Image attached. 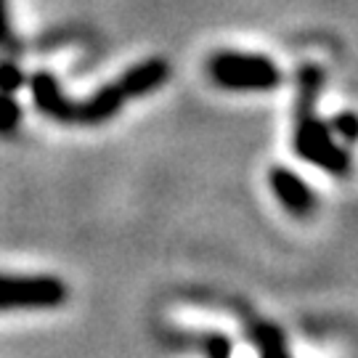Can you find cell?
Listing matches in <instances>:
<instances>
[{
	"label": "cell",
	"instance_id": "obj_12",
	"mask_svg": "<svg viewBox=\"0 0 358 358\" xmlns=\"http://www.w3.org/2000/svg\"><path fill=\"white\" fill-rule=\"evenodd\" d=\"M22 88H27V72L13 59H0V90L19 93Z\"/></svg>",
	"mask_w": 358,
	"mask_h": 358
},
{
	"label": "cell",
	"instance_id": "obj_11",
	"mask_svg": "<svg viewBox=\"0 0 358 358\" xmlns=\"http://www.w3.org/2000/svg\"><path fill=\"white\" fill-rule=\"evenodd\" d=\"M252 340H255L257 350L263 356H284L287 353L282 332L276 327H271V324H260L255 332H252Z\"/></svg>",
	"mask_w": 358,
	"mask_h": 358
},
{
	"label": "cell",
	"instance_id": "obj_1",
	"mask_svg": "<svg viewBox=\"0 0 358 358\" xmlns=\"http://www.w3.org/2000/svg\"><path fill=\"white\" fill-rule=\"evenodd\" d=\"M207 75L220 90L271 93L284 85V72L271 56L247 51H217L207 59Z\"/></svg>",
	"mask_w": 358,
	"mask_h": 358
},
{
	"label": "cell",
	"instance_id": "obj_13",
	"mask_svg": "<svg viewBox=\"0 0 358 358\" xmlns=\"http://www.w3.org/2000/svg\"><path fill=\"white\" fill-rule=\"evenodd\" d=\"M202 350H205L207 356L213 358H226L234 350V345H231V340L226 337V334H205V340H202Z\"/></svg>",
	"mask_w": 358,
	"mask_h": 358
},
{
	"label": "cell",
	"instance_id": "obj_6",
	"mask_svg": "<svg viewBox=\"0 0 358 358\" xmlns=\"http://www.w3.org/2000/svg\"><path fill=\"white\" fill-rule=\"evenodd\" d=\"M128 103V96L122 93L120 83L112 80L101 85L99 90H93L88 99L77 101V112H75V125H85V128H96V125H103L109 120H115L122 106Z\"/></svg>",
	"mask_w": 358,
	"mask_h": 358
},
{
	"label": "cell",
	"instance_id": "obj_8",
	"mask_svg": "<svg viewBox=\"0 0 358 358\" xmlns=\"http://www.w3.org/2000/svg\"><path fill=\"white\" fill-rule=\"evenodd\" d=\"M324 90V69L316 64H303L297 69V96H294V117L313 115Z\"/></svg>",
	"mask_w": 358,
	"mask_h": 358
},
{
	"label": "cell",
	"instance_id": "obj_3",
	"mask_svg": "<svg viewBox=\"0 0 358 358\" xmlns=\"http://www.w3.org/2000/svg\"><path fill=\"white\" fill-rule=\"evenodd\" d=\"M69 287L53 273H0L3 310H53L66 306Z\"/></svg>",
	"mask_w": 358,
	"mask_h": 358
},
{
	"label": "cell",
	"instance_id": "obj_4",
	"mask_svg": "<svg viewBox=\"0 0 358 358\" xmlns=\"http://www.w3.org/2000/svg\"><path fill=\"white\" fill-rule=\"evenodd\" d=\"M268 189L276 202L292 217H308L316 213V194L308 186V180L287 165H273L268 170Z\"/></svg>",
	"mask_w": 358,
	"mask_h": 358
},
{
	"label": "cell",
	"instance_id": "obj_14",
	"mask_svg": "<svg viewBox=\"0 0 358 358\" xmlns=\"http://www.w3.org/2000/svg\"><path fill=\"white\" fill-rule=\"evenodd\" d=\"M13 40L11 13H8V0H0V48H8Z\"/></svg>",
	"mask_w": 358,
	"mask_h": 358
},
{
	"label": "cell",
	"instance_id": "obj_7",
	"mask_svg": "<svg viewBox=\"0 0 358 358\" xmlns=\"http://www.w3.org/2000/svg\"><path fill=\"white\" fill-rule=\"evenodd\" d=\"M173 75V66L165 59H143L138 64L128 66L122 75L117 77L122 93L130 99H143V96H152L159 88H165V83Z\"/></svg>",
	"mask_w": 358,
	"mask_h": 358
},
{
	"label": "cell",
	"instance_id": "obj_2",
	"mask_svg": "<svg viewBox=\"0 0 358 358\" xmlns=\"http://www.w3.org/2000/svg\"><path fill=\"white\" fill-rule=\"evenodd\" d=\"M292 149L303 162L319 167V170H324L327 176H334V178H345L353 170V157L345 149V143H340L334 138L327 120H321L316 112L294 117Z\"/></svg>",
	"mask_w": 358,
	"mask_h": 358
},
{
	"label": "cell",
	"instance_id": "obj_9",
	"mask_svg": "<svg viewBox=\"0 0 358 358\" xmlns=\"http://www.w3.org/2000/svg\"><path fill=\"white\" fill-rule=\"evenodd\" d=\"M24 120V109L16 99V93L0 90V136H13Z\"/></svg>",
	"mask_w": 358,
	"mask_h": 358
},
{
	"label": "cell",
	"instance_id": "obj_5",
	"mask_svg": "<svg viewBox=\"0 0 358 358\" xmlns=\"http://www.w3.org/2000/svg\"><path fill=\"white\" fill-rule=\"evenodd\" d=\"M27 88L32 93V101L43 117H48L53 122L62 125H75L77 101H72L64 93L59 77L48 69H38L32 75H27Z\"/></svg>",
	"mask_w": 358,
	"mask_h": 358
},
{
	"label": "cell",
	"instance_id": "obj_10",
	"mask_svg": "<svg viewBox=\"0 0 358 358\" xmlns=\"http://www.w3.org/2000/svg\"><path fill=\"white\" fill-rule=\"evenodd\" d=\"M327 125H329V130H332L334 138L340 143H348V146L358 143V112L343 109V112H337V115L329 117Z\"/></svg>",
	"mask_w": 358,
	"mask_h": 358
}]
</instances>
